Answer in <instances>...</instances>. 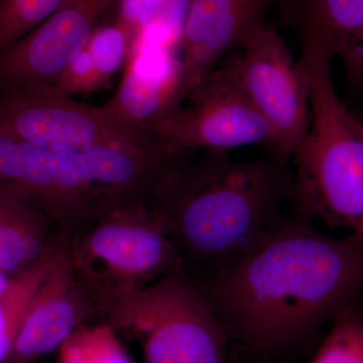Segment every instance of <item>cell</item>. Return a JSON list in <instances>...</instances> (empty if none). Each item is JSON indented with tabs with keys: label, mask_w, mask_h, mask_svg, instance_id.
<instances>
[{
	"label": "cell",
	"mask_w": 363,
	"mask_h": 363,
	"mask_svg": "<svg viewBox=\"0 0 363 363\" xmlns=\"http://www.w3.org/2000/svg\"><path fill=\"white\" fill-rule=\"evenodd\" d=\"M197 281L229 339L279 352L357 307L363 241L324 235L293 209L240 259Z\"/></svg>",
	"instance_id": "cell-1"
},
{
	"label": "cell",
	"mask_w": 363,
	"mask_h": 363,
	"mask_svg": "<svg viewBox=\"0 0 363 363\" xmlns=\"http://www.w3.org/2000/svg\"><path fill=\"white\" fill-rule=\"evenodd\" d=\"M183 155L149 204L175 245L181 269L196 281L216 274L255 247L294 201V171L276 155L235 161L228 152Z\"/></svg>",
	"instance_id": "cell-2"
},
{
	"label": "cell",
	"mask_w": 363,
	"mask_h": 363,
	"mask_svg": "<svg viewBox=\"0 0 363 363\" xmlns=\"http://www.w3.org/2000/svg\"><path fill=\"white\" fill-rule=\"evenodd\" d=\"M332 60L317 45H301L310 125L293 157V209L355 233L363 222V113L350 111L338 96Z\"/></svg>",
	"instance_id": "cell-3"
},
{
	"label": "cell",
	"mask_w": 363,
	"mask_h": 363,
	"mask_svg": "<svg viewBox=\"0 0 363 363\" xmlns=\"http://www.w3.org/2000/svg\"><path fill=\"white\" fill-rule=\"evenodd\" d=\"M69 257L79 283L104 319L124 300L181 269L161 217L149 203H118L70 230Z\"/></svg>",
	"instance_id": "cell-4"
},
{
	"label": "cell",
	"mask_w": 363,
	"mask_h": 363,
	"mask_svg": "<svg viewBox=\"0 0 363 363\" xmlns=\"http://www.w3.org/2000/svg\"><path fill=\"white\" fill-rule=\"evenodd\" d=\"M105 320L140 339L147 363H226L228 334L201 286L182 269L126 298Z\"/></svg>",
	"instance_id": "cell-5"
},
{
	"label": "cell",
	"mask_w": 363,
	"mask_h": 363,
	"mask_svg": "<svg viewBox=\"0 0 363 363\" xmlns=\"http://www.w3.org/2000/svg\"><path fill=\"white\" fill-rule=\"evenodd\" d=\"M216 68L266 119L274 138V155L293 160L309 130V93L300 63L283 38L264 23L242 49L229 55Z\"/></svg>",
	"instance_id": "cell-6"
},
{
	"label": "cell",
	"mask_w": 363,
	"mask_h": 363,
	"mask_svg": "<svg viewBox=\"0 0 363 363\" xmlns=\"http://www.w3.org/2000/svg\"><path fill=\"white\" fill-rule=\"evenodd\" d=\"M0 133L57 150L116 149L154 140L105 105L79 104L51 88L0 91Z\"/></svg>",
	"instance_id": "cell-7"
},
{
	"label": "cell",
	"mask_w": 363,
	"mask_h": 363,
	"mask_svg": "<svg viewBox=\"0 0 363 363\" xmlns=\"http://www.w3.org/2000/svg\"><path fill=\"white\" fill-rule=\"evenodd\" d=\"M164 112L149 128V133L177 154L228 152L260 145L274 154L271 128L242 91L220 69L188 98Z\"/></svg>",
	"instance_id": "cell-8"
},
{
	"label": "cell",
	"mask_w": 363,
	"mask_h": 363,
	"mask_svg": "<svg viewBox=\"0 0 363 363\" xmlns=\"http://www.w3.org/2000/svg\"><path fill=\"white\" fill-rule=\"evenodd\" d=\"M0 188L71 230L111 204L104 190L86 181L70 150L47 149L1 133Z\"/></svg>",
	"instance_id": "cell-9"
},
{
	"label": "cell",
	"mask_w": 363,
	"mask_h": 363,
	"mask_svg": "<svg viewBox=\"0 0 363 363\" xmlns=\"http://www.w3.org/2000/svg\"><path fill=\"white\" fill-rule=\"evenodd\" d=\"M119 0H65L0 52V91L51 88Z\"/></svg>",
	"instance_id": "cell-10"
},
{
	"label": "cell",
	"mask_w": 363,
	"mask_h": 363,
	"mask_svg": "<svg viewBox=\"0 0 363 363\" xmlns=\"http://www.w3.org/2000/svg\"><path fill=\"white\" fill-rule=\"evenodd\" d=\"M281 0H189L180 35L178 98L187 100L229 55L240 51Z\"/></svg>",
	"instance_id": "cell-11"
},
{
	"label": "cell",
	"mask_w": 363,
	"mask_h": 363,
	"mask_svg": "<svg viewBox=\"0 0 363 363\" xmlns=\"http://www.w3.org/2000/svg\"><path fill=\"white\" fill-rule=\"evenodd\" d=\"M70 230L58 228L51 264L23 318L6 363H30L59 350L76 329L98 316L72 267Z\"/></svg>",
	"instance_id": "cell-12"
},
{
	"label": "cell",
	"mask_w": 363,
	"mask_h": 363,
	"mask_svg": "<svg viewBox=\"0 0 363 363\" xmlns=\"http://www.w3.org/2000/svg\"><path fill=\"white\" fill-rule=\"evenodd\" d=\"M279 6L300 44L340 60L348 87L363 93V0H281Z\"/></svg>",
	"instance_id": "cell-13"
},
{
	"label": "cell",
	"mask_w": 363,
	"mask_h": 363,
	"mask_svg": "<svg viewBox=\"0 0 363 363\" xmlns=\"http://www.w3.org/2000/svg\"><path fill=\"white\" fill-rule=\"evenodd\" d=\"M58 227L39 208L0 188V269L16 278L35 266Z\"/></svg>",
	"instance_id": "cell-14"
},
{
	"label": "cell",
	"mask_w": 363,
	"mask_h": 363,
	"mask_svg": "<svg viewBox=\"0 0 363 363\" xmlns=\"http://www.w3.org/2000/svg\"><path fill=\"white\" fill-rule=\"evenodd\" d=\"M177 87L178 78L164 80L162 76L145 71L140 62L136 64L135 61L128 69L116 96L105 106L126 123L149 133L150 126L159 117L182 104Z\"/></svg>",
	"instance_id": "cell-15"
},
{
	"label": "cell",
	"mask_w": 363,
	"mask_h": 363,
	"mask_svg": "<svg viewBox=\"0 0 363 363\" xmlns=\"http://www.w3.org/2000/svg\"><path fill=\"white\" fill-rule=\"evenodd\" d=\"M57 233L58 231L42 259L28 271L13 278L6 292L0 297V363H6L11 357L23 318L49 269Z\"/></svg>",
	"instance_id": "cell-16"
},
{
	"label": "cell",
	"mask_w": 363,
	"mask_h": 363,
	"mask_svg": "<svg viewBox=\"0 0 363 363\" xmlns=\"http://www.w3.org/2000/svg\"><path fill=\"white\" fill-rule=\"evenodd\" d=\"M111 324L81 325L59 350V363H133Z\"/></svg>",
	"instance_id": "cell-17"
},
{
	"label": "cell",
	"mask_w": 363,
	"mask_h": 363,
	"mask_svg": "<svg viewBox=\"0 0 363 363\" xmlns=\"http://www.w3.org/2000/svg\"><path fill=\"white\" fill-rule=\"evenodd\" d=\"M310 363H363V314L357 306L334 320Z\"/></svg>",
	"instance_id": "cell-18"
},
{
	"label": "cell",
	"mask_w": 363,
	"mask_h": 363,
	"mask_svg": "<svg viewBox=\"0 0 363 363\" xmlns=\"http://www.w3.org/2000/svg\"><path fill=\"white\" fill-rule=\"evenodd\" d=\"M65 0H0V52L47 20Z\"/></svg>",
	"instance_id": "cell-19"
},
{
	"label": "cell",
	"mask_w": 363,
	"mask_h": 363,
	"mask_svg": "<svg viewBox=\"0 0 363 363\" xmlns=\"http://www.w3.org/2000/svg\"><path fill=\"white\" fill-rule=\"evenodd\" d=\"M105 85L106 82L100 75L90 52L84 48L72 60L51 90L60 96L71 98L95 92Z\"/></svg>",
	"instance_id": "cell-20"
},
{
	"label": "cell",
	"mask_w": 363,
	"mask_h": 363,
	"mask_svg": "<svg viewBox=\"0 0 363 363\" xmlns=\"http://www.w3.org/2000/svg\"><path fill=\"white\" fill-rule=\"evenodd\" d=\"M118 4L121 7L118 20L130 28L140 39L143 0H119Z\"/></svg>",
	"instance_id": "cell-21"
},
{
	"label": "cell",
	"mask_w": 363,
	"mask_h": 363,
	"mask_svg": "<svg viewBox=\"0 0 363 363\" xmlns=\"http://www.w3.org/2000/svg\"><path fill=\"white\" fill-rule=\"evenodd\" d=\"M13 279V278H11L9 274H7L6 272L0 269V297L4 296V293L6 292Z\"/></svg>",
	"instance_id": "cell-22"
},
{
	"label": "cell",
	"mask_w": 363,
	"mask_h": 363,
	"mask_svg": "<svg viewBox=\"0 0 363 363\" xmlns=\"http://www.w3.org/2000/svg\"><path fill=\"white\" fill-rule=\"evenodd\" d=\"M352 234H355V235H357V238H359L360 240L363 241V222L362 223V225H360L359 229H358V230L357 231V233Z\"/></svg>",
	"instance_id": "cell-23"
},
{
	"label": "cell",
	"mask_w": 363,
	"mask_h": 363,
	"mask_svg": "<svg viewBox=\"0 0 363 363\" xmlns=\"http://www.w3.org/2000/svg\"><path fill=\"white\" fill-rule=\"evenodd\" d=\"M357 307L358 309H359L363 314V301L362 300V298H360L359 302H358Z\"/></svg>",
	"instance_id": "cell-24"
}]
</instances>
